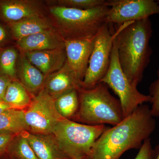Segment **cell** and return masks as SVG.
<instances>
[{
  "label": "cell",
  "instance_id": "cell-26",
  "mask_svg": "<svg viewBox=\"0 0 159 159\" xmlns=\"http://www.w3.org/2000/svg\"><path fill=\"white\" fill-rule=\"evenodd\" d=\"M16 135L11 132H0V153L9 146Z\"/></svg>",
  "mask_w": 159,
  "mask_h": 159
},
{
  "label": "cell",
  "instance_id": "cell-13",
  "mask_svg": "<svg viewBox=\"0 0 159 159\" xmlns=\"http://www.w3.org/2000/svg\"><path fill=\"white\" fill-rule=\"evenodd\" d=\"M81 87L66 63L59 70L46 77L43 89L54 99L71 90Z\"/></svg>",
  "mask_w": 159,
  "mask_h": 159
},
{
  "label": "cell",
  "instance_id": "cell-28",
  "mask_svg": "<svg viewBox=\"0 0 159 159\" xmlns=\"http://www.w3.org/2000/svg\"><path fill=\"white\" fill-rule=\"evenodd\" d=\"M11 107L4 102L2 100H0V113L9 110L13 109Z\"/></svg>",
  "mask_w": 159,
  "mask_h": 159
},
{
  "label": "cell",
  "instance_id": "cell-10",
  "mask_svg": "<svg viewBox=\"0 0 159 159\" xmlns=\"http://www.w3.org/2000/svg\"><path fill=\"white\" fill-rule=\"evenodd\" d=\"M96 36L85 38L64 39L66 63L81 84L88 67Z\"/></svg>",
  "mask_w": 159,
  "mask_h": 159
},
{
  "label": "cell",
  "instance_id": "cell-30",
  "mask_svg": "<svg viewBox=\"0 0 159 159\" xmlns=\"http://www.w3.org/2000/svg\"><path fill=\"white\" fill-rule=\"evenodd\" d=\"M156 159H159V152L158 153Z\"/></svg>",
  "mask_w": 159,
  "mask_h": 159
},
{
  "label": "cell",
  "instance_id": "cell-8",
  "mask_svg": "<svg viewBox=\"0 0 159 159\" xmlns=\"http://www.w3.org/2000/svg\"><path fill=\"white\" fill-rule=\"evenodd\" d=\"M55 99L43 89L32 98L29 106L24 110L29 132L39 134H52L57 123L64 118L58 113Z\"/></svg>",
  "mask_w": 159,
  "mask_h": 159
},
{
  "label": "cell",
  "instance_id": "cell-17",
  "mask_svg": "<svg viewBox=\"0 0 159 159\" xmlns=\"http://www.w3.org/2000/svg\"><path fill=\"white\" fill-rule=\"evenodd\" d=\"M11 33L17 41L30 35L52 29L42 16H34L9 23Z\"/></svg>",
  "mask_w": 159,
  "mask_h": 159
},
{
  "label": "cell",
  "instance_id": "cell-24",
  "mask_svg": "<svg viewBox=\"0 0 159 159\" xmlns=\"http://www.w3.org/2000/svg\"><path fill=\"white\" fill-rule=\"evenodd\" d=\"M157 76V78L151 84L148 89L149 95L151 97V111L154 117H159V68Z\"/></svg>",
  "mask_w": 159,
  "mask_h": 159
},
{
  "label": "cell",
  "instance_id": "cell-22",
  "mask_svg": "<svg viewBox=\"0 0 159 159\" xmlns=\"http://www.w3.org/2000/svg\"><path fill=\"white\" fill-rule=\"evenodd\" d=\"M12 141V151L18 159H38L23 133L16 135Z\"/></svg>",
  "mask_w": 159,
  "mask_h": 159
},
{
  "label": "cell",
  "instance_id": "cell-18",
  "mask_svg": "<svg viewBox=\"0 0 159 159\" xmlns=\"http://www.w3.org/2000/svg\"><path fill=\"white\" fill-rule=\"evenodd\" d=\"M32 98L29 92L20 82L11 80L6 89L3 100L15 109H26L31 103Z\"/></svg>",
  "mask_w": 159,
  "mask_h": 159
},
{
  "label": "cell",
  "instance_id": "cell-19",
  "mask_svg": "<svg viewBox=\"0 0 159 159\" xmlns=\"http://www.w3.org/2000/svg\"><path fill=\"white\" fill-rule=\"evenodd\" d=\"M29 131L24 110L13 109L0 113V132H11L18 134Z\"/></svg>",
  "mask_w": 159,
  "mask_h": 159
},
{
  "label": "cell",
  "instance_id": "cell-2",
  "mask_svg": "<svg viewBox=\"0 0 159 159\" xmlns=\"http://www.w3.org/2000/svg\"><path fill=\"white\" fill-rule=\"evenodd\" d=\"M118 26L114 35L119 63L131 84L137 87L153 52L150 45L152 23L147 18Z\"/></svg>",
  "mask_w": 159,
  "mask_h": 159
},
{
  "label": "cell",
  "instance_id": "cell-12",
  "mask_svg": "<svg viewBox=\"0 0 159 159\" xmlns=\"http://www.w3.org/2000/svg\"><path fill=\"white\" fill-rule=\"evenodd\" d=\"M0 16L9 24L28 18L42 16L39 6L35 2L4 0L0 1Z\"/></svg>",
  "mask_w": 159,
  "mask_h": 159
},
{
  "label": "cell",
  "instance_id": "cell-32",
  "mask_svg": "<svg viewBox=\"0 0 159 159\" xmlns=\"http://www.w3.org/2000/svg\"><path fill=\"white\" fill-rule=\"evenodd\" d=\"M157 2L159 4V0H157Z\"/></svg>",
  "mask_w": 159,
  "mask_h": 159
},
{
  "label": "cell",
  "instance_id": "cell-3",
  "mask_svg": "<svg viewBox=\"0 0 159 159\" xmlns=\"http://www.w3.org/2000/svg\"><path fill=\"white\" fill-rule=\"evenodd\" d=\"M79 108L74 119L89 125H115L124 119L121 103L102 82L90 89H77Z\"/></svg>",
  "mask_w": 159,
  "mask_h": 159
},
{
  "label": "cell",
  "instance_id": "cell-11",
  "mask_svg": "<svg viewBox=\"0 0 159 159\" xmlns=\"http://www.w3.org/2000/svg\"><path fill=\"white\" fill-rule=\"evenodd\" d=\"M28 60L46 77L62 68L66 61L65 47L54 50L25 53Z\"/></svg>",
  "mask_w": 159,
  "mask_h": 159
},
{
  "label": "cell",
  "instance_id": "cell-31",
  "mask_svg": "<svg viewBox=\"0 0 159 159\" xmlns=\"http://www.w3.org/2000/svg\"><path fill=\"white\" fill-rule=\"evenodd\" d=\"M83 159H90V158L89 157H88L84 158Z\"/></svg>",
  "mask_w": 159,
  "mask_h": 159
},
{
  "label": "cell",
  "instance_id": "cell-1",
  "mask_svg": "<svg viewBox=\"0 0 159 159\" xmlns=\"http://www.w3.org/2000/svg\"><path fill=\"white\" fill-rule=\"evenodd\" d=\"M156 128L150 107L139 106L121 122L107 128L92 148L90 159H119L126 151L140 148Z\"/></svg>",
  "mask_w": 159,
  "mask_h": 159
},
{
  "label": "cell",
  "instance_id": "cell-5",
  "mask_svg": "<svg viewBox=\"0 0 159 159\" xmlns=\"http://www.w3.org/2000/svg\"><path fill=\"white\" fill-rule=\"evenodd\" d=\"M109 7L106 4L89 9H79L61 6L52 7L50 11L60 24L66 39L85 38L97 35L103 25Z\"/></svg>",
  "mask_w": 159,
  "mask_h": 159
},
{
  "label": "cell",
  "instance_id": "cell-21",
  "mask_svg": "<svg viewBox=\"0 0 159 159\" xmlns=\"http://www.w3.org/2000/svg\"><path fill=\"white\" fill-rule=\"evenodd\" d=\"M17 57V51L13 48H7L0 52V75L15 80Z\"/></svg>",
  "mask_w": 159,
  "mask_h": 159
},
{
  "label": "cell",
  "instance_id": "cell-27",
  "mask_svg": "<svg viewBox=\"0 0 159 159\" xmlns=\"http://www.w3.org/2000/svg\"><path fill=\"white\" fill-rule=\"evenodd\" d=\"M11 80H13L7 76L0 75V100H3L7 87Z\"/></svg>",
  "mask_w": 159,
  "mask_h": 159
},
{
  "label": "cell",
  "instance_id": "cell-15",
  "mask_svg": "<svg viewBox=\"0 0 159 159\" xmlns=\"http://www.w3.org/2000/svg\"><path fill=\"white\" fill-rule=\"evenodd\" d=\"M38 159H70L61 150L53 134H39L23 132Z\"/></svg>",
  "mask_w": 159,
  "mask_h": 159
},
{
  "label": "cell",
  "instance_id": "cell-4",
  "mask_svg": "<svg viewBox=\"0 0 159 159\" xmlns=\"http://www.w3.org/2000/svg\"><path fill=\"white\" fill-rule=\"evenodd\" d=\"M107 128L105 125H87L63 119L52 134L66 156L70 159H83L89 157L94 143Z\"/></svg>",
  "mask_w": 159,
  "mask_h": 159
},
{
  "label": "cell",
  "instance_id": "cell-9",
  "mask_svg": "<svg viewBox=\"0 0 159 159\" xmlns=\"http://www.w3.org/2000/svg\"><path fill=\"white\" fill-rule=\"evenodd\" d=\"M107 5V22L118 26L159 14V4L154 0H110Z\"/></svg>",
  "mask_w": 159,
  "mask_h": 159
},
{
  "label": "cell",
  "instance_id": "cell-29",
  "mask_svg": "<svg viewBox=\"0 0 159 159\" xmlns=\"http://www.w3.org/2000/svg\"><path fill=\"white\" fill-rule=\"evenodd\" d=\"M7 38V33L5 29L0 25V43L5 41Z\"/></svg>",
  "mask_w": 159,
  "mask_h": 159
},
{
  "label": "cell",
  "instance_id": "cell-7",
  "mask_svg": "<svg viewBox=\"0 0 159 159\" xmlns=\"http://www.w3.org/2000/svg\"><path fill=\"white\" fill-rule=\"evenodd\" d=\"M114 31L112 24L107 22L96 35L88 67L81 84L83 88H93L107 73L113 46Z\"/></svg>",
  "mask_w": 159,
  "mask_h": 159
},
{
  "label": "cell",
  "instance_id": "cell-25",
  "mask_svg": "<svg viewBox=\"0 0 159 159\" xmlns=\"http://www.w3.org/2000/svg\"><path fill=\"white\" fill-rule=\"evenodd\" d=\"M159 152V145L153 149L151 139L149 138L143 142L139 153L134 159H156Z\"/></svg>",
  "mask_w": 159,
  "mask_h": 159
},
{
  "label": "cell",
  "instance_id": "cell-23",
  "mask_svg": "<svg viewBox=\"0 0 159 159\" xmlns=\"http://www.w3.org/2000/svg\"><path fill=\"white\" fill-rule=\"evenodd\" d=\"M60 6L79 9H89L105 5V0H61L58 1Z\"/></svg>",
  "mask_w": 159,
  "mask_h": 159
},
{
  "label": "cell",
  "instance_id": "cell-20",
  "mask_svg": "<svg viewBox=\"0 0 159 159\" xmlns=\"http://www.w3.org/2000/svg\"><path fill=\"white\" fill-rule=\"evenodd\" d=\"M55 106L62 118L74 119L79 108V98L77 89L71 90L55 99Z\"/></svg>",
  "mask_w": 159,
  "mask_h": 159
},
{
  "label": "cell",
  "instance_id": "cell-14",
  "mask_svg": "<svg viewBox=\"0 0 159 159\" xmlns=\"http://www.w3.org/2000/svg\"><path fill=\"white\" fill-rule=\"evenodd\" d=\"M17 41L18 47L25 53L65 47L64 38L53 29L36 33Z\"/></svg>",
  "mask_w": 159,
  "mask_h": 159
},
{
  "label": "cell",
  "instance_id": "cell-16",
  "mask_svg": "<svg viewBox=\"0 0 159 159\" xmlns=\"http://www.w3.org/2000/svg\"><path fill=\"white\" fill-rule=\"evenodd\" d=\"M19 77L21 83L29 93L35 95L43 88L46 78L38 69L28 60L25 55L21 58Z\"/></svg>",
  "mask_w": 159,
  "mask_h": 159
},
{
  "label": "cell",
  "instance_id": "cell-6",
  "mask_svg": "<svg viewBox=\"0 0 159 159\" xmlns=\"http://www.w3.org/2000/svg\"><path fill=\"white\" fill-rule=\"evenodd\" d=\"M100 82L106 84L119 97L124 119L132 113L139 106L150 102L151 100L149 95L140 93L137 87L131 84L122 70L118 60L114 37L109 68Z\"/></svg>",
  "mask_w": 159,
  "mask_h": 159
}]
</instances>
